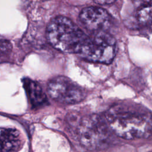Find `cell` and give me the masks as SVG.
<instances>
[{
  "instance_id": "obj_1",
  "label": "cell",
  "mask_w": 152,
  "mask_h": 152,
  "mask_svg": "<svg viewBox=\"0 0 152 152\" xmlns=\"http://www.w3.org/2000/svg\"><path fill=\"white\" fill-rule=\"evenodd\" d=\"M110 128L118 136L127 140L148 138L152 134V118L117 105L105 114Z\"/></svg>"
},
{
  "instance_id": "obj_10",
  "label": "cell",
  "mask_w": 152,
  "mask_h": 152,
  "mask_svg": "<svg viewBox=\"0 0 152 152\" xmlns=\"http://www.w3.org/2000/svg\"><path fill=\"white\" fill-rule=\"evenodd\" d=\"M11 49V46H10V43L5 40H1V54H2L4 52H10V49Z\"/></svg>"
},
{
  "instance_id": "obj_6",
  "label": "cell",
  "mask_w": 152,
  "mask_h": 152,
  "mask_svg": "<svg viewBox=\"0 0 152 152\" xmlns=\"http://www.w3.org/2000/svg\"><path fill=\"white\" fill-rule=\"evenodd\" d=\"M80 19L84 26L93 32L106 31L111 20L107 11L94 6L83 9L80 14Z\"/></svg>"
},
{
  "instance_id": "obj_7",
  "label": "cell",
  "mask_w": 152,
  "mask_h": 152,
  "mask_svg": "<svg viewBox=\"0 0 152 152\" xmlns=\"http://www.w3.org/2000/svg\"><path fill=\"white\" fill-rule=\"evenodd\" d=\"M20 145V132L15 128L1 129V152H15Z\"/></svg>"
},
{
  "instance_id": "obj_9",
  "label": "cell",
  "mask_w": 152,
  "mask_h": 152,
  "mask_svg": "<svg viewBox=\"0 0 152 152\" xmlns=\"http://www.w3.org/2000/svg\"><path fill=\"white\" fill-rule=\"evenodd\" d=\"M137 17L138 22L143 25L152 22V1L142 2L137 10Z\"/></svg>"
},
{
  "instance_id": "obj_3",
  "label": "cell",
  "mask_w": 152,
  "mask_h": 152,
  "mask_svg": "<svg viewBox=\"0 0 152 152\" xmlns=\"http://www.w3.org/2000/svg\"><path fill=\"white\" fill-rule=\"evenodd\" d=\"M115 38L105 31L93 32L88 35L79 55L93 62L109 64L116 52Z\"/></svg>"
},
{
  "instance_id": "obj_4",
  "label": "cell",
  "mask_w": 152,
  "mask_h": 152,
  "mask_svg": "<svg viewBox=\"0 0 152 152\" xmlns=\"http://www.w3.org/2000/svg\"><path fill=\"white\" fill-rule=\"evenodd\" d=\"M48 92L53 100L64 104H75L82 101L84 90L68 78L59 76L52 79L48 85Z\"/></svg>"
},
{
  "instance_id": "obj_5",
  "label": "cell",
  "mask_w": 152,
  "mask_h": 152,
  "mask_svg": "<svg viewBox=\"0 0 152 152\" xmlns=\"http://www.w3.org/2000/svg\"><path fill=\"white\" fill-rule=\"evenodd\" d=\"M102 121V119L97 115L79 119L77 126V134L79 141L84 148L92 150L96 147Z\"/></svg>"
},
{
  "instance_id": "obj_2",
  "label": "cell",
  "mask_w": 152,
  "mask_h": 152,
  "mask_svg": "<svg viewBox=\"0 0 152 152\" xmlns=\"http://www.w3.org/2000/svg\"><path fill=\"white\" fill-rule=\"evenodd\" d=\"M46 36L55 49L63 52L79 54L88 35L69 18L57 16L49 22Z\"/></svg>"
},
{
  "instance_id": "obj_8",
  "label": "cell",
  "mask_w": 152,
  "mask_h": 152,
  "mask_svg": "<svg viewBox=\"0 0 152 152\" xmlns=\"http://www.w3.org/2000/svg\"><path fill=\"white\" fill-rule=\"evenodd\" d=\"M23 83L28 99L33 106H42L47 103L45 93L36 82L27 78L23 80Z\"/></svg>"
},
{
  "instance_id": "obj_11",
  "label": "cell",
  "mask_w": 152,
  "mask_h": 152,
  "mask_svg": "<svg viewBox=\"0 0 152 152\" xmlns=\"http://www.w3.org/2000/svg\"><path fill=\"white\" fill-rule=\"evenodd\" d=\"M115 1H94L95 3L101 4V5H104V4H110L112 3H113Z\"/></svg>"
}]
</instances>
